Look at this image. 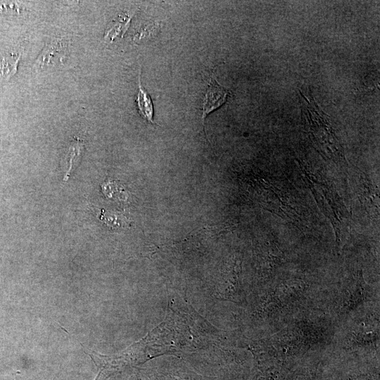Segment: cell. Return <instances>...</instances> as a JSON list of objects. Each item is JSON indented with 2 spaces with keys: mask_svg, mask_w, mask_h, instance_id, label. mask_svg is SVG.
<instances>
[{
  "mask_svg": "<svg viewBox=\"0 0 380 380\" xmlns=\"http://www.w3.org/2000/svg\"><path fill=\"white\" fill-rule=\"evenodd\" d=\"M228 94V91L222 87L213 77H211L203 101V125L207 115L222 106L226 101Z\"/></svg>",
  "mask_w": 380,
  "mask_h": 380,
  "instance_id": "cell-1",
  "label": "cell"
},
{
  "mask_svg": "<svg viewBox=\"0 0 380 380\" xmlns=\"http://www.w3.org/2000/svg\"><path fill=\"white\" fill-rule=\"evenodd\" d=\"M141 72L139 74L138 79V89L139 91L137 97V103L139 109V113L146 121L151 124H154L153 122V105L151 99L146 91L143 88L141 83Z\"/></svg>",
  "mask_w": 380,
  "mask_h": 380,
  "instance_id": "cell-2",
  "label": "cell"
},
{
  "mask_svg": "<svg viewBox=\"0 0 380 380\" xmlns=\"http://www.w3.org/2000/svg\"><path fill=\"white\" fill-rule=\"evenodd\" d=\"M20 55L11 54L4 56L0 62V82L9 80L17 72Z\"/></svg>",
  "mask_w": 380,
  "mask_h": 380,
  "instance_id": "cell-3",
  "label": "cell"
},
{
  "mask_svg": "<svg viewBox=\"0 0 380 380\" xmlns=\"http://www.w3.org/2000/svg\"><path fill=\"white\" fill-rule=\"evenodd\" d=\"M82 148L83 144H80L78 141L75 142L70 147V149L68 150L65 158V165H66L67 163H68V169L65 171V174L64 175V181H67L70 175L71 170L76 165V163L79 161L81 156Z\"/></svg>",
  "mask_w": 380,
  "mask_h": 380,
  "instance_id": "cell-4",
  "label": "cell"
},
{
  "mask_svg": "<svg viewBox=\"0 0 380 380\" xmlns=\"http://www.w3.org/2000/svg\"><path fill=\"white\" fill-rule=\"evenodd\" d=\"M61 48L62 46L59 42L47 45L46 47H44L36 61L37 65L42 67L44 65H46V64H49L52 60L51 58H53V57H54L56 54L55 53L60 52Z\"/></svg>",
  "mask_w": 380,
  "mask_h": 380,
  "instance_id": "cell-5",
  "label": "cell"
},
{
  "mask_svg": "<svg viewBox=\"0 0 380 380\" xmlns=\"http://www.w3.org/2000/svg\"><path fill=\"white\" fill-rule=\"evenodd\" d=\"M130 19L131 17L128 15L120 16L118 20L108 30L106 37L113 40L114 37L120 33L123 34L129 27Z\"/></svg>",
  "mask_w": 380,
  "mask_h": 380,
  "instance_id": "cell-6",
  "label": "cell"
}]
</instances>
